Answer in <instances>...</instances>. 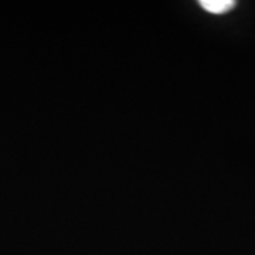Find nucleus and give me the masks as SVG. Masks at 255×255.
Returning <instances> with one entry per match:
<instances>
[{"mask_svg":"<svg viewBox=\"0 0 255 255\" xmlns=\"http://www.w3.org/2000/svg\"><path fill=\"white\" fill-rule=\"evenodd\" d=\"M234 1L231 0H201L200 6L206 11L213 13V14H224L228 10L234 7Z\"/></svg>","mask_w":255,"mask_h":255,"instance_id":"nucleus-1","label":"nucleus"}]
</instances>
